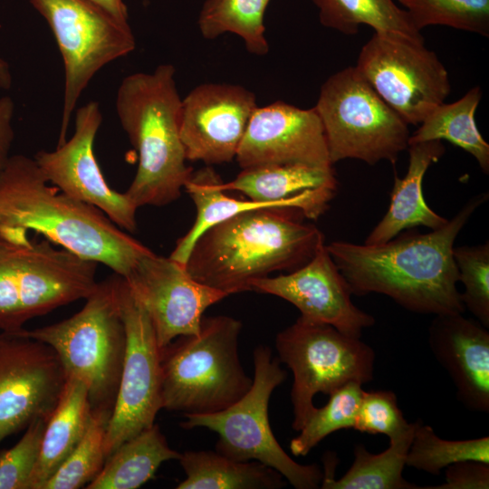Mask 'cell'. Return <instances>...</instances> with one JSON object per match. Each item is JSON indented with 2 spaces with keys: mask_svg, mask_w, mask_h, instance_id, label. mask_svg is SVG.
Listing matches in <instances>:
<instances>
[{
  "mask_svg": "<svg viewBox=\"0 0 489 489\" xmlns=\"http://www.w3.org/2000/svg\"><path fill=\"white\" fill-rule=\"evenodd\" d=\"M488 197L487 192L472 197L446 225L427 234L399 233L379 244L334 241L327 250L352 294H384L421 314L464 312L454 244Z\"/></svg>",
  "mask_w": 489,
  "mask_h": 489,
  "instance_id": "cell-1",
  "label": "cell"
},
{
  "mask_svg": "<svg viewBox=\"0 0 489 489\" xmlns=\"http://www.w3.org/2000/svg\"><path fill=\"white\" fill-rule=\"evenodd\" d=\"M48 183L34 158L9 157L0 168L1 237L24 243L30 240L28 231H34L122 277L151 251L97 207Z\"/></svg>",
  "mask_w": 489,
  "mask_h": 489,
  "instance_id": "cell-2",
  "label": "cell"
},
{
  "mask_svg": "<svg viewBox=\"0 0 489 489\" xmlns=\"http://www.w3.org/2000/svg\"><path fill=\"white\" fill-rule=\"evenodd\" d=\"M301 211L269 207L241 212L208 228L186 263L197 282L228 295L251 291L273 272H292L313 256L323 234Z\"/></svg>",
  "mask_w": 489,
  "mask_h": 489,
  "instance_id": "cell-3",
  "label": "cell"
},
{
  "mask_svg": "<svg viewBox=\"0 0 489 489\" xmlns=\"http://www.w3.org/2000/svg\"><path fill=\"white\" fill-rule=\"evenodd\" d=\"M170 63L126 76L116 94V113L137 150L136 175L125 194L137 206L176 201L193 170L180 138L182 99Z\"/></svg>",
  "mask_w": 489,
  "mask_h": 489,
  "instance_id": "cell-4",
  "label": "cell"
},
{
  "mask_svg": "<svg viewBox=\"0 0 489 489\" xmlns=\"http://www.w3.org/2000/svg\"><path fill=\"white\" fill-rule=\"evenodd\" d=\"M241 329L233 317L203 316L197 334L179 336L160 350L162 408L210 414L247 393L253 379L239 358Z\"/></svg>",
  "mask_w": 489,
  "mask_h": 489,
  "instance_id": "cell-5",
  "label": "cell"
},
{
  "mask_svg": "<svg viewBox=\"0 0 489 489\" xmlns=\"http://www.w3.org/2000/svg\"><path fill=\"white\" fill-rule=\"evenodd\" d=\"M120 283L115 273L97 283L74 315L16 333L52 347L66 376L86 385L92 409L111 411L120 384L127 342Z\"/></svg>",
  "mask_w": 489,
  "mask_h": 489,
  "instance_id": "cell-6",
  "label": "cell"
},
{
  "mask_svg": "<svg viewBox=\"0 0 489 489\" xmlns=\"http://www.w3.org/2000/svg\"><path fill=\"white\" fill-rule=\"evenodd\" d=\"M97 263L48 240L0 236V330L16 334L31 319L86 299L96 288Z\"/></svg>",
  "mask_w": 489,
  "mask_h": 489,
  "instance_id": "cell-7",
  "label": "cell"
},
{
  "mask_svg": "<svg viewBox=\"0 0 489 489\" xmlns=\"http://www.w3.org/2000/svg\"><path fill=\"white\" fill-rule=\"evenodd\" d=\"M254 375L247 393L232 406L210 414H186L185 429L207 428L218 435L216 451L236 461H257L280 473L296 489L321 486L323 472L316 464L295 462L280 446L269 422L271 395L286 379L268 346L253 352Z\"/></svg>",
  "mask_w": 489,
  "mask_h": 489,
  "instance_id": "cell-8",
  "label": "cell"
},
{
  "mask_svg": "<svg viewBox=\"0 0 489 489\" xmlns=\"http://www.w3.org/2000/svg\"><path fill=\"white\" fill-rule=\"evenodd\" d=\"M331 164L352 158L369 165L395 164L408 148V124L390 108L355 66L331 75L314 106Z\"/></svg>",
  "mask_w": 489,
  "mask_h": 489,
  "instance_id": "cell-9",
  "label": "cell"
},
{
  "mask_svg": "<svg viewBox=\"0 0 489 489\" xmlns=\"http://www.w3.org/2000/svg\"><path fill=\"white\" fill-rule=\"evenodd\" d=\"M275 348L280 362L292 372V427L297 432L313 412L316 394L329 395L349 382L363 385L373 379V349L326 323L300 316L276 335Z\"/></svg>",
  "mask_w": 489,
  "mask_h": 489,
  "instance_id": "cell-10",
  "label": "cell"
},
{
  "mask_svg": "<svg viewBox=\"0 0 489 489\" xmlns=\"http://www.w3.org/2000/svg\"><path fill=\"white\" fill-rule=\"evenodd\" d=\"M57 43L64 68L58 145L66 140L72 116L86 87L104 66L130 53L136 39L122 24L88 0H29Z\"/></svg>",
  "mask_w": 489,
  "mask_h": 489,
  "instance_id": "cell-11",
  "label": "cell"
},
{
  "mask_svg": "<svg viewBox=\"0 0 489 489\" xmlns=\"http://www.w3.org/2000/svg\"><path fill=\"white\" fill-rule=\"evenodd\" d=\"M355 67L408 125H419L451 92L446 68L424 39L374 32Z\"/></svg>",
  "mask_w": 489,
  "mask_h": 489,
  "instance_id": "cell-12",
  "label": "cell"
},
{
  "mask_svg": "<svg viewBox=\"0 0 489 489\" xmlns=\"http://www.w3.org/2000/svg\"><path fill=\"white\" fill-rule=\"evenodd\" d=\"M120 295L127 342L106 428V458L123 442L153 426L162 409L160 349L152 324L122 276Z\"/></svg>",
  "mask_w": 489,
  "mask_h": 489,
  "instance_id": "cell-13",
  "label": "cell"
},
{
  "mask_svg": "<svg viewBox=\"0 0 489 489\" xmlns=\"http://www.w3.org/2000/svg\"><path fill=\"white\" fill-rule=\"evenodd\" d=\"M67 376L49 345L20 334H0V443L36 420L47 421Z\"/></svg>",
  "mask_w": 489,
  "mask_h": 489,
  "instance_id": "cell-14",
  "label": "cell"
},
{
  "mask_svg": "<svg viewBox=\"0 0 489 489\" xmlns=\"http://www.w3.org/2000/svg\"><path fill=\"white\" fill-rule=\"evenodd\" d=\"M74 131L54 150H40L34 158L61 192L102 211L115 225L137 230V206L107 183L94 154V140L102 121L100 105L91 101L76 109Z\"/></svg>",
  "mask_w": 489,
  "mask_h": 489,
  "instance_id": "cell-15",
  "label": "cell"
},
{
  "mask_svg": "<svg viewBox=\"0 0 489 489\" xmlns=\"http://www.w3.org/2000/svg\"><path fill=\"white\" fill-rule=\"evenodd\" d=\"M123 278L146 311L160 350L179 336L197 334L205 311L229 296L196 281L186 265L152 251Z\"/></svg>",
  "mask_w": 489,
  "mask_h": 489,
  "instance_id": "cell-16",
  "label": "cell"
},
{
  "mask_svg": "<svg viewBox=\"0 0 489 489\" xmlns=\"http://www.w3.org/2000/svg\"><path fill=\"white\" fill-rule=\"evenodd\" d=\"M255 95L237 84L203 83L182 99L180 138L187 160L207 166L235 158Z\"/></svg>",
  "mask_w": 489,
  "mask_h": 489,
  "instance_id": "cell-17",
  "label": "cell"
},
{
  "mask_svg": "<svg viewBox=\"0 0 489 489\" xmlns=\"http://www.w3.org/2000/svg\"><path fill=\"white\" fill-rule=\"evenodd\" d=\"M251 291L280 297L301 316L333 326L340 332L360 338L374 325L375 318L351 301L350 287L329 254L322 238L312 259L286 274L254 280Z\"/></svg>",
  "mask_w": 489,
  "mask_h": 489,
  "instance_id": "cell-18",
  "label": "cell"
},
{
  "mask_svg": "<svg viewBox=\"0 0 489 489\" xmlns=\"http://www.w3.org/2000/svg\"><path fill=\"white\" fill-rule=\"evenodd\" d=\"M235 159L242 168L292 164L333 167L314 107L301 109L281 101L257 106Z\"/></svg>",
  "mask_w": 489,
  "mask_h": 489,
  "instance_id": "cell-19",
  "label": "cell"
},
{
  "mask_svg": "<svg viewBox=\"0 0 489 489\" xmlns=\"http://www.w3.org/2000/svg\"><path fill=\"white\" fill-rule=\"evenodd\" d=\"M463 312L435 315L427 342L468 410L489 412V331Z\"/></svg>",
  "mask_w": 489,
  "mask_h": 489,
  "instance_id": "cell-20",
  "label": "cell"
},
{
  "mask_svg": "<svg viewBox=\"0 0 489 489\" xmlns=\"http://www.w3.org/2000/svg\"><path fill=\"white\" fill-rule=\"evenodd\" d=\"M223 191H238L250 199L279 203L316 220L330 207L338 182L333 167L264 165L243 168L237 177L219 185Z\"/></svg>",
  "mask_w": 489,
  "mask_h": 489,
  "instance_id": "cell-21",
  "label": "cell"
},
{
  "mask_svg": "<svg viewBox=\"0 0 489 489\" xmlns=\"http://www.w3.org/2000/svg\"><path fill=\"white\" fill-rule=\"evenodd\" d=\"M409 162L404 177H395L388 209L367 236V244L386 243L405 229L422 225L436 230L447 219L433 211L423 197V178L427 168L443 156L445 146L441 140L410 144L408 148Z\"/></svg>",
  "mask_w": 489,
  "mask_h": 489,
  "instance_id": "cell-22",
  "label": "cell"
},
{
  "mask_svg": "<svg viewBox=\"0 0 489 489\" xmlns=\"http://www.w3.org/2000/svg\"><path fill=\"white\" fill-rule=\"evenodd\" d=\"M91 415L86 385L75 377H67L60 400L45 425L30 489H42L69 456L83 437Z\"/></svg>",
  "mask_w": 489,
  "mask_h": 489,
  "instance_id": "cell-23",
  "label": "cell"
},
{
  "mask_svg": "<svg viewBox=\"0 0 489 489\" xmlns=\"http://www.w3.org/2000/svg\"><path fill=\"white\" fill-rule=\"evenodd\" d=\"M418 423L388 438V447L372 454L362 444L354 446L350 467L339 479L334 477V462H325V472L320 488L322 489H421L403 477L407 455Z\"/></svg>",
  "mask_w": 489,
  "mask_h": 489,
  "instance_id": "cell-24",
  "label": "cell"
},
{
  "mask_svg": "<svg viewBox=\"0 0 489 489\" xmlns=\"http://www.w3.org/2000/svg\"><path fill=\"white\" fill-rule=\"evenodd\" d=\"M156 423L120 445L87 489H137L154 478L166 461L177 460Z\"/></svg>",
  "mask_w": 489,
  "mask_h": 489,
  "instance_id": "cell-25",
  "label": "cell"
},
{
  "mask_svg": "<svg viewBox=\"0 0 489 489\" xmlns=\"http://www.w3.org/2000/svg\"><path fill=\"white\" fill-rule=\"evenodd\" d=\"M186 477L177 489H278L283 476L257 461H236L214 451H186L177 459Z\"/></svg>",
  "mask_w": 489,
  "mask_h": 489,
  "instance_id": "cell-26",
  "label": "cell"
},
{
  "mask_svg": "<svg viewBox=\"0 0 489 489\" xmlns=\"http://www.w3.org/2000/svg\"><path fill=\"white\" fill-rule=\"evenodd\" d=\"M482 98L480 86L463 97L435 108L409 137L410 144L447 140L472 155L484 173H489V145L475 124V114Z\"/></svg>",
  "mask_w": 489,
  "mask_h": 489,
  "instance_id": "cell-27",
  "label": "cell"
},
{
  "mask_svg": "<svg viewBox=\"0 0 489 489\" xmlns=\"http://www.w3.org/2000/svg\"><path fill=\"white\" fill-rule=\"evenodd\" d=\"M319 11L321 24L341 34L352 35L361 24L374 32L424 39L408 13L393 0H311Z\"/></svg>",
  "mask_w": 489,
  "mask_h": 489,
  "instance_id": "cell-28",
  "label": "cell"
},
{
  "mask_svg": "<svg viewBox=\"0 0 489 489\" xmlns=\"http://www.w3.org/2000/svg\"><path fill=\"white\" fill-rule=\"evenodd\" d=\"M271 0H206L197 25L201 35L213 40L225 33L238 35L246 50L264 56L269 52L264 24Z\"/></svg>",
  "mask_w": 489,
  "mask_h": 489,
  "instance_id": "cell-29",
  "label": "cell"
},
{
  "mask_svg": "<svg viewBox=\"0 0 489 489\" xmlns=\"http://www.w3.org/2000/svg\"><path fill=\"white\" fill-rule=\"evenodd\" d=\"M475 460L489 464V436L465 440L439 437L429 425L418 419L406 465L433 475L461 461Z\"/></svg>",
  "mask_w": 489,
  "mask_h": 489,
  "instance_id": "cell-30",
  "label": "cell"
},
{
  "mask_svg": "<svg viewBox=\"0 0 489 489\" xmlns=\"http://www.w3.org/2000/svg\"><path fill=\"white\" fill-rule=\"evenodd\" d=\"M363 391L361 384L349 382L329 394L328 402L314 408L299 434L291 440V453L305 456L329 435L354 428Z\"/></svg>",
  "mask_w": 489,
  "mask_h": 489,
  "instance_id": "cell-31",
  "label": "cell"
},
{
  "mask_svg": "<svg viewBox=\"0 0 489 489\" xmlns=\"http://www.w3.org/2000/svg\"><path fill=\"white\" fill-rule=\"evenodd\" d=\"M110 414V410L92 409L83 437L42 489L85 488L98 475L106 460L105 434Z\"/></svg>",
  "mask_w": 489,
  "mask_h": 489,
  "instance_id": "cell-32",
  "label": "cell"
},
{
  "mask_svg": "<svg viewBox=\"0 0 489 489\" xmlns=\"http://www.w3.org/2000/svg\"><path fill=\"white\" fill-rule=\"evenodd\" d=\"M419 32L444 25L489 35V0H398Z\"/></svg>",
  "mask_w": 489,
  "mask_h": 489,
  "instance_id": "cell-33",
  "label": "cell"
},
{
  "mask_svg": "<svg viewBox=\"0 0 489 489\" xmlns=\"http://www.w3.org/2000/svg\"><path fill=\"white\" fill-rule=\"evenodd\" d=\"M458 282L465 291L461 301L480 323L489 327V243L454 247Z\"/></svg>",
  "mask_w": 489,
  "mask_h": 489,
  "instance_id": "cell-34",
  "label": "cell"
},
{
  "mask_svg": "<svg viewBox=\"0 0 489 489\" xmlns=\"http://www.w3.org/2000/svg\"><path fill=\"white\" fill-rule=\"evenodd\" d=\"M46 422L31 423L14 446L0 451V489H30Z\"/></svg>",
  "mask_w": 489,
  "mask_h": 489,
  "instance_id": "cell-35",
  "label": "cell"
},
{
  "mask_svg": "<svg viewBox=\"0 0 489 489\" xmlns=\"http://www.w3.org/2000/svg\"><path fill=\"white\" fill-rule=\"evenodd\" d=\"M408 425L393 391H363L353 429L371 435L382 434L391 438Z\"/></svg>",
  "mask_w": 489,
  "mask_h": 489,
  "instance_id": "cell-36",
  "label": "cell"
},
{
  "mask_svg": "<svg viewBox=\"0 0 489 489\" xmlns=\"http://www.w3.org/2000/svg\"><path fill=\"white\" fill-rule=\"evenodd\" d=\"M445 482L421 489H488L489 464L466 460L457 462L446 468Z\"/></svg>",
  "mask_w": 489,
  "mask_h": 489,
  "instance_id": "cell-37",
  "label": "cell"
},
{
  "mask_svg": "<svg viewBox=\"0 0 489 489\" xmlns=\"http://www.w3.org/2000/svg\"><path fill=\"white\" fill-rule=\"evenodd\" d=\"M14 102L10 96L0 97V168L9 158L14 139Z\"/></svg>",
  "mask_w": 489,
  "mask_h": 489,
  "instance_id": "cell-38",
  "label": "cell"
},
{
  "mask_svg": "<svg viewBox=\"0 0 489 489\" xmlns=\"http://www.w3.org/2000/svg\"><path fill=\"white\" fill-rule=\"evenodd\" d=\"M97 5L117 21L129 24L128 8L123 0H88Z\"/></svg>",
  "mask_w": 489,
  "mask_h": 489,
  "instance_id": "cell-39",
  "label": "cell"
},
{
  "mask_svg": "<svg viewBox=\"0 0 489 489\" xmlns=\"http://www.w3.org/2000/svg\"><path fill=\"white\" fill-rule=\"evenodd\" d=\"M13 85L11 67L6 60L0 55V89L9 90Z\"/></svg>",
  "mask_w": 489,
  "mask_h": 489,
  "instance_id": "cell-40",
  "label": "cell"
}]
</instances>
